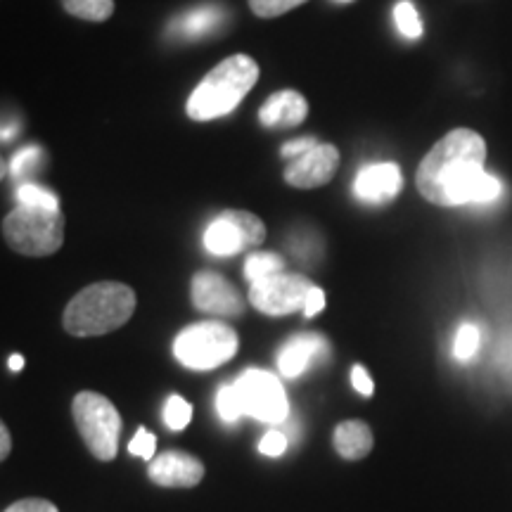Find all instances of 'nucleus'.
I'll return each mask as SVG.
<instances>
[{
  "label": "nucleus",
  "mask_w": 512,
  "mask_h": 512,
  "mask_svg": "<svg viewBox=\"0 0 512 512\" xmlns=\"http://www.w3.org/2000/svg\"><path fill=\"white\" fill-rule=\"evenodd\" d=\"M486 143L477 131L456 128L427 152L415 174V185L427 202L437 207L494 204L503 185L486 174Z\"/></svg>",
  "instance_id": "obj_1"
},
{
  "label": "nucleus",
  "mask_w": 512,
  "mask_h": 512,
  "mask_svg": "<svg viewBox=\"0 0 512 512\" xmlns=\"http://www.w3.org/2000/svg\"><path fill=\"white\" fill-rule=\"evenodd\" d=\"M259 81V64L245 53L230 55L216 64L185 102L192 121H211L228 117Z\"/></svg>",
  "instance_id": "obj_2"
},
{
  "label": "nucleus",
  "mask_w": 512,
  "mask_h": 512,
  "mask_svg": "<svg viewBox=\"0 0 512 512\" xmlns=\"http://www.w3.org/2000/svg\"><path fill=\"white\" fill-rule=\"evenodd\" d=\"M136 311V292L124 283H95L64 309L62 325L74 337H100L119 330Z\"/></svg>",
  "instance_id": "obj_3"
},
{
  "label": "nucleus",
  "mask_w": 512,
  "mask_h": 512,
  "mask_svg": "<svg viewBox=\"0 0 512 512\" xmlns=\"http://www.w3.org/2000/svg\"><path fill=\"white\" fill-rule=\"evenodd\" d=\"M3 238L10 249L24 256H50L64 242V216L60 209H12L3 221Z\"/></svg>",
  "instance_id": "obj_4"
},
{
  "label": "nucleus",
  "mask_w": 512,
  "mask_h": 512,
  "mask_svg": "<svg viewBox=\"0 0 512 512\" xmlns=\"http://www.w3.org/2000/svg\"><path fill=\"white\" fill-rule=\"evenodd\" d=\"M240 337L230 325L219 320L192 323L178 332L174 354L190 370H214L238 354Z\"/></svg>",
  "instance_id": "obj_5"
},
{
  "label": "nucleus",
  "mask_w": 512,
  "mask_h": 512,
  "mask_svg": "<svg viewBox=\"0 0 512 512\" xmlns=\"http://www.w3.org/2000/svg\"><path fill=\"white\" fill-rule=\"evenodd\" d=\"M72 415L83 444L102 463H110L119 453L121 415L107 396L81 392L74 396Z\"/></svg>",
  "instance_id": "obj_6"
},
{
  "label": "nucleus",
  "mask_w": 512,
  "mask_h": 512,
  "mask_svg": "<svg viewBox=\"0 0 512 512\" xmlns=\"http://www.w3.org/2000/svg\"><path fill=\"white\" fill-rule=\"evenodd\" d=\"M266 240V226L252 211L228 209L204 230V247L216 256H233Z\"/></svg>",
  "instance_id": "obj_7"
},
{
  "label": "nucleus",
  "mask_w": 512,
  "mask_h": 512,
  "mask_svg": "<svg viewBox=\"0 0 512 512\" xmlns=\"http://www.w3.org/2000/svg\"><path fill=\"white\" fill-rule=\"evenodd\" d=\"M313 290V283L299 273H278L259 280L249 287V302L256 311L266 316H290L294 311H304L306 297Z\"/></svg>",
  "instance_id": "obj_8"
},
{
  "label": "nucleus",
  "mask_w": 512,
  "mask_h": 512,
  "mask_svg": "<svg viewBox=\"0 0 512 512\" xmlns=\"http://www.w3.org/2000/svg\"><path fill=\"white\" fill-rule=\"evenodd\" d=\"M242 399V411L249 418H256L261 422H285L287 413H290V403H287L285 389L275 375L266 373V370H247L235 382Z\"/></svg>",
  "instance_id": "obj_9"
},
{
  "label": "nucleus",
  "mask_w": 512,
  "mask_h": 512,
  "mask_svg": "<svg viewBox=\"0 0 512 512\" xmlns=\"http://www.w3.org/2000/svg\"><path fill=\"white\" fill-rule=\"evenodd\" d=\"M192 304L197 311L219 318H235L245 313L242 294L219 273L202 271L192 278Z\"/></svg>",
  "instance_id": "obj_10"
},
{
  "label": "nucleus",
  "mask_w": 512,
  "mask_h": 512,
  "mask_svg": "<svg viewBox=\"0 0 512 512\" xmlns=\"http://www.w3.org/2000/svg\"><path fill=\"white\" fill-rule=\"evenodd\" d=\"M339 166V150L335 145L318 143L306 155L297 157L285 169V183L299 190L323 188L332 181Z\"/></svg>",
  "instance_id": "obj_11"
},
{
  "label": "nucleus",
  "mask_w": 512,
  "mask_h": 512,
  "mask_svg": "<svg viewBox=\"0 0 512 512\" xmlns=\"http://www.w3.org/2000/svg\"><path fill=\"white\" fill-rule=\"evenodd\" d=\"M147 477L166 489H190L204 479V465L200 458L190 456V453L169 451L150 460Z\"/></svg>",
  "instance_id": "obj_12"
},
{
  "label": "nucleus",
  "mask_w": 512,
  "mask_h": 512,
  "mask_svg": "<svg viewBox=\"0 0 512 512\" xmlns=\"http://www.w3.org/2000/svg\"><path fill=\"white\" fill-rule=\"evenodd\" d=\"M403 176L394 162L363 166L356 174L354 195L366 204H387L401 192Z\"/></svg>",
  "instance_id": "obj_13"
},
{
  "label": "nucleus",
  "mask_w": 512,
  "mask_h": 512,
  "mask_svg": "<svg viewBox=\"0 0 512 512\" xmlns=\"http://www.w3.org/2000/svg\"><path fill=\"white\" fill-rule=\"evenodd\" d=\"M309 117V102L299 91H280L273 93L259 110V121L266 128H294L304 124Z\"/></svg>",
  "instance_id": "obj_14"
},
{
  "label": "nucleus",
  "mask_w": 512,
  "mask_h": 512,
  "mask_svg": "<svg viewBox=\"0 0 512 512\" xmlns=\"http://www.w3.org/2000/svg\"><path fill=\"white\" fill-rule=\"evenodd\" d=\"M328 356V342L320 335H297L280 349L278 354V370L283 377H299L311 361Z\"/></svg>",
  "instance_id": "obj_15"
},
{
  "label": "nucleus",
  "mask_w": 512,
  "mask_h": 512,
  "mask_svg": "<svg viewBox=\"0 0 512 512\" xmlns=\"http://www.w3.org/2000/svg\"><path fill=\"white\" fill-rule=\"evenodd\" d=\"M332 441H335L337 453L344 460H361L366 458L370 451H373V432L366 422L361 420H344L339 422L335 434H332Z\"/></svg>",
  "instance_id": "obj_16"
},
{
  "label": "nucleus",
  "mask_w": 512,
  "mask_h": 512,
  "mask_svg": "<svg viewBox=\"0 0 512 512\" xmlns=\"http://www.w3.org/2000/svg\"><path fill=\"white\" fill-rule=\"evenodd\" d=\"M223 22V10L219 5L207 3L200 5V8L185 12L183 17H178L174 24L169 27L171 36L178 38H202L214 31Z\"/></svg>",
  "instance_id": "obj_17"
},
{
  "label": "nucleus",
  "mask_w": 512,
  "mask_h": 512,
  "mask_svg": "<svg viewBox=\"0 0 512 512\" xmlns=\"http://www.w3.org/2000/svg\"><path fill=\"white\" fill-rule=\"evenodd\" d=\"M278 273H285V259L280 254L256 252L245 261V278L249 283H259Z\"/></svg>",
  "instance_id": "obj_18"
},
{
  "label": "nucleus",
  "mask_w": 512,
  "mask_h": 512,
  "mask_svg": "<svg viewBox=\"0 0 512 512\" xmlns=\"http://www.w3.org/2000/svg\"><path fill=\"white\" fill-rule=\"evenodd\" d=\"M62 8L88 22H107L114 12V0H62Z\"/></svg>",
  "instance_id": "obj_19"
},
{
  "label": "nucleus",
  "mask_w": 512,
  "mask_h": 512,
  "mask_svg": "<svg viewBox=\"0 0 512 512\" xmlns=\"http://www.w3.org/2000/svg\"><path fill=\"white\" fill-rule=\"evenodd\" d=\"M15 197H17V204H22V207L60 209V200H57V195L34 183H19Z\"/></svg>",
  "instance_id": "obj_20"
},
{
  "label": "nucleus",
  "mask_w": 512,
  "mask_h": 512,
  "mask_svg": "<svg viewBox=\"0 0 512 512\" xmlns=\"http://www.w3.org/2000/svg\"><path fill=\"white\" fill-rule=\"evenodd\" d=\"M479 344H482V332L477 325L463 323L456 332V339H453V356L458 361H470L479 351Z\"/></svg>",
  "instance_id": "obj_21"
},
{
  "label": "nucleus",
  "mask_w": 512,
  "mask_h": 512,
  "mask_svg": "<svg viewBox=\"0 0 512 512\" xmlns=\"http://www.w3.org/2000/svg\"><path fill=\"white\" fill-rule=\"evenodd\" d=\"M394 22L396 29L401 31L406 38H420L422 36V22L418 10L411 0H399L394 8Z\"/></svg>",
  "instance_id": "obj_22"
},
{
  "label": "nucleus",
  "mask_w": 512,
  "mask_h": 512,
  "mask_svg": "<svg viewBox=\"0 0 512 512\" xmlns=\"http://www.w3.org/2000/svg\"><path fill=\"white\" fill-rule=\"evenodd\" d=\"M216 411L226 422H238L245 411H242V399L235 384H226L216 394Z\"/></svg>",
  "instance_id": "obj_23"
},
{
  "label": "nucleus",
  "mask_w": 512,
  "mask_h": 512,
  "mask_svg": "<svg viewBox=\"0 0 512 512\" xmlns=\"http://www.w3.org/2000/svg\"><path fill=\"white\" fill-rule=\"evenodd\" d=\"M192 420V406L188 401L183 399V396H169V401H166L164 406V422L169 430L174 432H181L185 427L190 425Z\"/></svg>",
  "instance_id": "obj_24"
},
{
  "label": "nucleus",
  "mask_w": 512,
  "mask_h": 512,
  "mask_svg": "<svg viewBox=\"0 0 512 512\" xmlns=\"http://www.w3.org/2000/svg\"><path fill=\"white\" fill-rule=\"evenodd\" d=\"M43 164V150L41 147L31 145V147H24V150H19L15 157L10 159V176L12 178H24L31 171H36L38 166Z\"/></svg>",
  "instance_id": "obj_25"
},
{
  "label": "nucleus",
  "mask_w": 512,
  "mask_h": 512,
  "mask_svg": "<svg viewBox=\"0 0 512 512\" xmlns=\"http://www.w3.org/2000/svg\"><path fill=\"white\" fill-rule=\"evenodd\" d=\"M306 0H249V8L256 17H264V19H273L285 15L299 5H304Z\"/></svg>",
  "instance_id": "obj_26"
},
{
  "label": "nucleus",
  "mask_w": 512,
  "mask_h": 512,
  "mask_svg": "<svg viewBox=\"0 0 512 512\" xmlns=\"http://www.w3.org/2000/svg\"><path fill=\"white\" fill-rule=\"evenodd\" d=\"M155 448H157L155 434L143 430V427H140L136 437H133L131 444H128V451H131L136 458H143V460H152V456H155Z\"/></svg>",
  "instance_id": "obj_27"
},
{
  "label": "nucleus",
  "mask_w": 512,
  "mask_h": 512,
  "mask_svg": "<svg viewBox=\"0 0 512 512\" xmlns=\"http://www.w3.org/2000/svg\"><path fill=\"white\" fill-rule=\"evenodd\" d=\"M259 451L268 458L283 456V453L287 451V437L283 432H275V430L268 432V434H264V439L259 441Z\"/></svg>",
  "instance_id": "obj_28"
},
{
  "label": "nucleus",
  "mask_w": 512,
  "mask_h": 512,
  "mask_svg": "<svg viewBox=\"0 0 512 512\" xmlns=\"http://www.w3.org/2000/svg\"><path fill=\"white\" fill-rule=\"evenodd\" d=\"M5 512H60L46 498H24V501L12 503Z\"/></svg>",
  "instance_id": "obj_29"
},
{
  "label": "nucleus",
  "mask_w": 512,
  "mask_h": 512,
  "mask_svg": "<svg viewBox=\"0 0 512 512\" xmlns=\"http://www.w3.org/2000/svg\"><path fill=\"white\" fill-rule=\"evenodd\" d=\"M318 145V140L316 138H299V140H290V143H285L283 145V152H280V155L283 157H292V159H297V157H302V155H306V152L309 150H313V147Z\"/></svg>",
  "instance_id": "obj_30"
},
{
  "label": "nucleus",
  "mask_w": 512,
  "mask_h": 512,
  "mask_svg": "<svg viewBox=\"0 0 512 512\" xmlns=\"http://www.w3.org/2000/svg\"><path fill=\"white\" fill-rule=\"evenodd\" d=\"M351 384H354L356 392L363 396H370L375 392V384H373V380H370V375L366 373V368L363 366L351 368Z\"/></svg>",
  "instance_id": "obj_31"
},
{
  "label": "nucleus",
  "mask_w": 512,
  "mask_h": 512,
  "mask_svg": "<svg viewBox=\"0 0 512 512\" xmlns=\"http://www.w3.org/2000/svg\"><path fill=\"white\" fill-rule=\"evenodd\" d=\"M325 309V292L320 290V287L313 285V290L309 292V297H306V304H304V316L306 318H313L318 316L320 311Z\"/></svg>",
  "instance_id": "obj_32"
},
{
  "label": "nucleus",
  "mask_w": 512,
  "mask_h": 512,
  "mask_svg": "<svg viewBox=\"0 0 512 512\" xmlns=\"http://www.w3.org/2000/svg\"><path fill=\"white\" fill-rule=\"evenodd\" d=\"M10 432L8 427H0V458H8L10 456Z\"/></svg>",
  "instance_id": "obj_33"
},
{
  "label": "nucleus",
  "mask_w": 512,
  "mask_h": 512,
  "mask_svg": "<svg viewBox=\"0 0 512 512\" xmlns=\"http://www.w3.org/2000/svg\"><path fill=\"white\" fill-rule=\"evenodd\" d=\"M8 368L15 370V373H17V370H22L24 368V358L19 354H12L10 361H8Z\"/></svg>",
  "instance_id": "obj_34"
},
{
  "label": "nucleus",
  "mask_w": 512,
  "mask_h": 512,
  "mask_svg": "<svg viewBox=\"0 0 512 512\" xmlns=\"http://www.w3.org/2000/svg\"><path fill=\"white\" fill-rule=\"evenodd\" d=\"M344 3H349V0H344Z\"/></svg>",
  "instance_id": "obj_35"
}]
</instances>
